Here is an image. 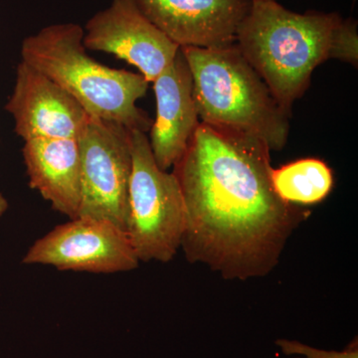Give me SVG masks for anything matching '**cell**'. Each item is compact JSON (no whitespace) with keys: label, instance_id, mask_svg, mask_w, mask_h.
I'll return each instance as SVG.
<instances>
[{"label":"cell","instance_id":"obj_1","mask_svg":"<svg viewBox=\"0 0 358 358\" xmlns=\"http://www.w3.org/2000/svg\"><path fill=\"white\" fill-rule=\"evenodd\" d=\"M270 152L255 136L200 122L173 171L185 200L188 262L240 281L278 265L310 212L278 196Z\"/></svg>","mask_w":358,"mask_h":358},{"label":"cell","instance_id":"obj_2","mask_svg":"<svg viewBox=\"0 0 358 358\" xmlns=\"http://www.w3.org/2000/svg\"><path fill=\"white\" fill-rule=\"evenodd\" d=\"M235 44L289 113L317 66L329 59L358 62L357 21L338 13H294L275 0H251Z\"/></svg>","mask_w":358,"mask_h":358},{"label":"cell","instance_id":"obj_3","mask_svg":"<svg viewBox=\"0 0 358 358\" xmlns=\"http://www.w3.org/2000/svg\"><path fill=\"white\" fill-rule=\"evenodd\" d=\"M83 39L76 23L47 26L23 40L21 61L60 85L90 117L147 134L154 121L136 102L147 95L150 83L140 73L98 62L87 53Z\"/></svg>","mask_w":358,"mask_h":358},{"label":"cell","instance_id":"obj_4","mask_svg":"<svg viewBox=\"0 0 358 358\" xmlns=\"http://www.w3.org/2000/svg\"><path fill=\"white\" fill-rule=\"evenodd\" d=\"M180 50L192 72L200 122L255 136L270 150L284 148L291 113L280 105L236 44Z\"/></svg>","mask_w":358,"mask_h":358},{"label":"cell","instance_id":"obj_5","mask_svg":"<svg viewBox=\"0 0 358 358\" xmlns=\"http://www.w3.org/2000/svg\"><path fill=\"white\" fill-rule=\"evenodd\" d=\"M131 166L126 233L140 262L173 260L181 248L185 205L178 179L155 162L147 134L131 131Z\"/></svg>","mask_w":358,"mask_h":358},{"label":"cell","instance_id":"obj_6","mask_svg":"<svg viewBox=\"0 0 358 358\" xmlns=\"http://www.w3.org/2000/svg\"><path fill=\"white\" fill-rule=\"evenodd\" d=\"M77 141L81 157L77 218L109 221L126 231L133 166L131 131L90 117Z\"/></svg>","mask_w":358,"mask_h":358},{"label":"cell","instance_id":"obj_7","mask_svg":"<svg viewBox=\"0 0 358 358\" xmlns=\"http://www.w3.org/2000/svg\"><path fill=\"white\" fill-rule=\"evenodd\" d=\"M22 263L96 274L129 272L140 265L126 231L109 221L89 218L56 226L34 242Z\"/></svg>","mask_w":358,"mask_h":358},{"label":"cell","instance_id":"obj_8","mask_svg":"<svg viewBox=\"0 0 358 358\" xmlns=\"http://www.w3.org/2000/svg\"><path fill=\"white\" fill-rule=\"evenodd\" d=\"M87 50L103 52L133 65L148 83L173 63L179 47L143 15L134 0H113L84 29Z\"/></svg>","mask_w":358,"mask_h":358},{"label":"cell","instance_id":"obj_9","mask_svg":"<svg viewBox=\"0 0 358 358\" xmlns=\"http://www.w3.org/2000/svg\"><path fill=\"white\" fill-rule=\"evenodd\" d=\"M14 131L23 141L78 140L90 115L60 85L21 61L15 84L6 105Z\"/></svg>","mask_w":358,"mask_h":358},{"label":"cell","instance_id":"obj_10","mask_svg":"<svg viewBox=\"0 0 358 358\" xmlns=\"http://www.w3.org/2000/svg\"><path fill=\"white\" fill-rule=\"evenodd\" d=\"M143 15L179 48L235 44L251 0H134Z\"/></svg>","mask_w":358,"mask_h":358},{"label":"cell","instance_id":"obj_11","mask_svg":"<svg viewBox=\"0 0 358 358\" xmlns=\"http://www.w3.org/2000/svg\"><path fill=\"white\" fill-rule=\"evenodd\" d=\"M152 83L157 117L148 141L157 166L167 171L185 154L200 124L192 72L180 49L173 63Z\"/></svg>","mask_w":358,"mask_h":358},{"label":"cell","instance_id":"obj_12","mask_svg":"<svg viewBox=\"0 0 358 358\" xmlns=\"http://www.w3.org/2000/svg\"><path fill=\"white\" fill-rule=\"evenodd\" d=\"M23 160L29 186L54 210L78 217L81 205V157L77 140L36 138L24 141Z\"/></svg>","mask_w":358,"mask_h":358},{"label":"cell","instance_id":"obj_13","mask_svg":"<svg viewBox=\"0 0 358 358\" xmlns=\"http://www.w3.org/2000/svg\"><path fill=\"white\" fill-rule=\"evenodd\" d=\"M273 187L278 196L294 205L320 203L329 196L334 186L331 167L317 159H303L272 169Z\"/></svg>","mask_w":358,"mask_h":358},{"label":"cell","instance_id":"obj_14","mask_svg":"<svg viewBox=\"0 0 358 358\" xmlns=\"http://www.w3.org/2000/svg\"><path fill=\"white\" fill-rule=\"evenodd\" d=\"M275 343L287 355H301L303 358H358L357 338L343 352L317 350L299 341H288V339H279L275 341Z\"/></svg>","mask_w":358,"mask_h":358},{"label":"cell","instance_id":"obj_15","mask_svg":"<svg viewBox=\"0 0 358 358\" xmlns=\"http://www.w3.org/2000/svg\"><path fill=\"white\" fill-rule=\"evenodd\" d=\"M9 208V203L7 201L6 197L0 192V217L6 213Z\"/></svg>","mask_w":358,"mask_h":358}]
</instances>
